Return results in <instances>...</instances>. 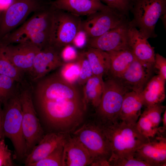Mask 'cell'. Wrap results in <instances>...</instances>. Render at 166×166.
Here are the masks:
<instances>
[{"label":"cell","instance_id":"19","mask_svg":"<svg viewBox=\"0 0 166 166\" xmlns=\"http://www.w3.org/2000/svg\"><path fill=\"white\" fill-rule=\"evenodd\" d=\"M92 163L87 149L76 138L69 135L64 145L63 166H84Z\"/></svg>","mask_w":166,"mask_h":166},{"label":"cell","instance_id":"24","mask_svg":"<svg viewBox=\"0 0 166 166\" xmlns=\"http://www.w3.org/2000/svg\"><path fill=\"white\" fill-rule=\"evenodd\" d=\"M103 77L93 75L83 85L82 98L86 109L89 104L96 108L98 106L104 88Z\"/></svg>","mask_w":166,"mask_h":166},{"label":"cell","instance_id":"31","mask_svg":"<svg viewBox=\"0 0 166 166\" xmlns=\"http://www.w3.org/2000/svg\"><path fill=\"white\" fill-rule=\"evenodd\" d=\"M166 109L161 103L146 107L142 113L151 121L154 126L158 128L161 119V115Z\"/></svg>","mask_w":166,"mask_h":166},{"label":"cell","instance_id":"1","mask_svg":"<svg viewBox=\"0 0 166 166\" xmlns=\"http://www.w3.org/2000/svg\"><path fill=\"white\" fill-rule=\"evenodd\" d=\"M32 83L33 101L40 121L53 132L69 133L75 130L86 109L74 85L58 73Z\"/></svg>","mask_w":166,"mask_h":166},{"label":"cell","instance_id":"37","mask_svg":"<svg viewBox=\"0 0 166 166\" xmlns=\"http://www.w3.org/2000/svg\"><path fill=\"white\" fill-rule=\"evenodd\" d=\"M88 40L86 34L81 29L76 35L71 44L76 48H82L87 46Z\"/></svg>","mask_w":166,"mask_h":166},{"label":"cell","instance_id":"27","mask_svg":"<svg viewBox=\"0 0 166 166\" xmlns=\"http://www.w3.org/2000/svg\"><path fill=\"white\" fill-rule=\"evenodd\" d=\"M64 144L59 146L46 157L30 166H63Z\"/></svg>","mask_w":166,"mask_h":166},{"label":"cell","instance_id":"42","mask_svg":"<svg viewBox=\"0 0 166 166\" xmlns=\"http://www.w3.org/2000/svg\"><path fill=\"white\" fill-rule=\"evenodd\" d=\"M44 1H46V0H43ZM47 1H49V0H47Z\"/></svg>","mask_w":166,"mask_h":166},{"label":"cell","instance_id":"15","mask_svg":"<svg viewBox=\"0 0 166 166\" xmlns=\"http://www.w3.org/2000/svg\"><path fill=\"white\" fill-rule=\"evenodd\" d=\"M166 133L158 132L149 138L148 143L142 145L134 153V156L149 164L150 166L166 165Z\"/></svg>","mask_w":166,"mask_h":166},{"label":"cell","instance_id":"38","mask_svg":"<svg viewBox=\"0 0 166 166\" xmlns=\"http://www.w3.org/2000/svg\"><path fill=\"white\" fill-rule=\"evenodd\" d=\"M13 0H0V13L6 9L11 5Z\"/></svg>","mask_w":166,"mask_h":166},{"label":"cell","instance_id":"16","mask_svg":"<svg viewBox=\"0 0 166 166\" xmlns=\"http://www.w3.org/2000/svg\"><path fill=\"white\" fill-rule=\"evenodd\" d=\"M3 45L4 53L8 59L16 67L24 72L28 77L34 58L40 49L28 42Z\"/></svg>","mask_w":166,"mask_h":166},{"label":"cell","instance_id":"18","mask_svg":"<svg viewBox=\"0 0 166 166\" xmlns=\"http://www.w3.org/2000/svg\"><path fill=\"white\" fill-rule=\"evenodd\" d=\"M49 3L53 9L65 11L81 17L87 16L108 6L100 0H55Z\"/></svg>","mask_w":166,"mask_h":166},{"label":"cell","instance_id":"7","mask_svg":"<svg viewBox=\"0 0 166 166\" xmlns=\"http://www.w3.org/2000/svg\"><path fill=\"white\" fill-rule=\"evenodd\" d=\"M130 91L117 78L110 77L104 82L100 103L96 108L95 121L100 125H108L118 122L125 94Z\"/></svg>","mask_w":166,"mask_h":166},{"label":"cell","instance_id":"3","mask_svg":"<svg viewBox=\"0 0 166 166\" xmlns=\"http://www.w3.org/2000/svg\"><path fill=\"white\" fill-rule=\"evenodd\" d=\"M32 91L33 83L29 80L18 83L17 94L22 111V129L26 144V157L44 135L33 101Z\"/></svg>","mask_w":166,"mask_h":166},{"label":"cell","instance_id":"34","mask_svg":"<svg viewBox=\"0 0 166 166\" xmlns=\"http://www.w3.org/2000/svg\"><path fill=\"white\" fill-rule=\"evenodd\" d=\"M14 156L5 142L4 139L0 140V166H14Z\"/></svg>","mask_w":166,"mask_h":166},{"label":"cell","instance_id":"17","mask_svg":"<svg viewBox=\"0 0 166 166\" xmlns=\"http://www.w3.org/2000/svg\"><path fill=\"white\" fill-rule=\"evenodd\" d=\"M69 133L51 132L44 135L24 160L25 166L30 165L48 155L59 146L64 144Z\"/></svg>","mask_w":166,"mask_h":166},{"label":"cell","instance_id":"30","mask_svg":"<svg viewBox=\"0 0 166 166\" xmlns=\"http://www.w3.org/2000/svg\"><path fill=\"white\" fill-rule=\"evenodd\" d=\"M109 162V166H150L146 162L135 157L134 155L111 156Z\"/></svg>","mask_w":166,"mask_h":166},{"label":"cell","instance_id":"2","mask_svg":"<svg viewBox=\"0 0 166 166\" xmlns=\"http://www.w3.org/2000/svg\"><path fill=\"white\" fill-rule=\"evenodd\" d=\"M98 125L110 144L111 156L133 155L137 149L149 140L139 131L136 124H128L120 121L108 125Z\"/></svg>","mask_w":166,"mask_h":166},{"label":"cell","instance_id":"26","mask_svg":"<svg viewBox=\"0 0 166 166\" xmlns=\"http://www.w3.org/2000/svg\"><path fill=\"white\" fill-rule=\"evenodd\" d=\"M0 74L9 77L18 83L28 79L26 73L14 65L5 55L3 46L0 43Z\"/></svg>","mask_w":166,"mask_h":166},{"label":"cell","instance_id":"29","mask_svg":"<svg viewBox=\"0 0 166 166\" xmlns=\"http://www.w3.org/2000/svg\"><path fill=\"white\" fill-rule=\"evenodd\" d=\"M76 61L80 67V73L77 82L84 85L86 81L93 76L92 71L89 61L84 51L79 52Z\"/></svg>","mask_w":166,"mask_h":166},{"label":"cell","instance_id":"13","mask_svg":"<svg viewBox=\"0 0 166 166\" xmlns=\"http://www.w3.org/2000/svg\"><path fill=\"white\" fill-rule=\"evenodd\" d=\"M61 50L50 45L40 49L34 58L28 79L35 82L62 66L64 63L61 56Z\"/></svg>","mask_w":166,"mask_h":166},{"label":"cell","instance_id":"22","mask_svg":"<svg viewBox=\"0 0 166 166\" xmlns=\"http://www.w3.org/2000/svg\"><path fill=\"white\" fill-rule=\"evenodd\" d=\"M165 81L158 74L150 79L140 93L144 106L146 107L164 101Z\"/></svg>","mask_w":166,"mask_h":166},{"label":"cell","instance_id":"20","mask_svg":"<svg viewBox=\"0 0 166 166\" xmlns=\"http://www.w3.org/2000/svg\"><path fill=\"white\" fill-rule=\"evenodd\" d=\"M129 49L136 59L154 65V48L138 29L130 25L128 31Z\"/></svg>","mask_w":166,"mask_h":166},{"label":"cell","instance_id":"40","mask_svg":"<svg viewBox=\"0 0 166 166\" xmlns=\"http://www.w3.org/2000/svg\"><path fill=\"white\" fill-rule=\"evenodd\" d=\"M162 121L163 126L159 127L160 130L162 132H166V109L164 112L163 115Z\"/></svg>","mask_w":166,"mask_h":166},{"label":"cell","instance_id":"41","mask_svg":"<svg viewBox=\"0 0 166 166\" xmlns=\"http://www.w3.org/2000/svg\"><path fill=\"white\" fill-rule=\"evenodd\" d=\"M1 13H0V18H1Z\"/></svg>","mask_w":166,"mask_h":166},{"label":"cell","instance_id":"33","mask_svg":"<svg viewBox=\"0 0 166 166\" xmlns=\"http://www.w3.org/2000/svg\"><path fill=\"white\" fill-rule=\"evenodd\" d=\"M102 2L118 13L129 18L130 8L129 0H100Z\"/></svg>","mask_w":166,"mask_h":166},{"label":"cell","instance_id":"12","mask_svg":"<svg viewBox=\"0 0 166 166\" xmlns=\"http://www.w3.org/2000/svg\"><path fill=\"white\" fill-rule=\"evenodd\" d=\"M128 19L102 35L89 39L87 46L105 52L129 50L128 45Z\"/></svg>","mask_w":166,"mask_h":166},{"label":"cell","instance_id":"43","mask_svg":"<svg viewBox=\"0 0 166 166\" xmlns=\"http://www.w3.org/2000/svg\"><path fill=\"white\" fill-rule=\"evenodd\" d=\"M129 0L130 1V0Z\"/></svg>","mask_w":166,"mask_h":166},{"label":"cell","instance_id":"4","mask_svg":"<svg viewBox=\"0 0 166 166\" xmlns=\"http://www.w3.org/2000/svg\"><path fill=\"white\" fill-rule=\"evenodd\" d=\"M3 129L14 148V159L24 160L26 147L22 129V111L17 92L3 104Z\"/></svg>","mask_w":166,"mask_h":166},{"label":"cell","instance_id":"9","mask_svg":"<svg viewBox=\"0 0 166 166\" xmlns=\"http://www.w3.org/2000/svg\"><path fill=\"white\" fill-rule=\"evenodd\" d=\"M49 5V2L43 0H13L1 15L0 41L24 22L31 13L43 9Z\"/></svg>","mask_w":166,"mask_h":166},{"label":"cell","instance_id":"14","mask_svg":"<svg viewBox=\"0 0 166 166\" xmlns=\"http://www.w3.org/2000/svg\"><path fill=\"white\" fill-rule=\"evenodd\" d=\"M154 65L135 58L125 72L117 78L129 91L141 93L152 77Z\"/></svg>","mask_w":166,"mask_h":166},{"label":"cell","instance_id":"11","mask_svg":"<svg viewBox=\"0 0 166 166\" xmlns=\"http://www.w3.org/2000/svg\"><path fill=\"white\" fill-rule=\"evenodd\" d=\"M128 18L108 6L87 16L82 21L81 29L88 39L99 36Z\"/></svg>","mask_w":166,"mask_h":166},{"label":"cell","instance_id":"6","mask_svg":"<svg viewBox=\"0 0 166 166\" xmlns=\"http://www.w3.org/2000/svg\"><path fill=\"white\" fill-rule=\"evenodd\" d=\"M130 25L138 28L147 39L157 36L155 28L159 19L166 15V0H130Z\"/></svg>","mask_w":166,"mask_h":166},{"label":"cell","instance_id":"35","mask_svg":"<svg viewBox=\"0 0 166 166\" xmlns=\"http://www.w3.org/2000/svg\"><path fill=\"white\" fill-rule=\"evenodd\" d=\"M79 52L72 44L65 46L60 51L61 58L64 63L76 61Z\"/></svg>","mask_w":166,"mask_h":166},{"label":"cell","instance_id":"21","mask_svg":"<svg viewBox=\"0 0 166 166\" xmlns=\"http://www.w3.org/2000/svg\"><path fill=\"white\" fill-rule=\"evenodd\" d=\"M144 106L140 93L132 91L125 95L120 115V120L125 123L135 125L141 114Z\"/></svg>","mask_w":166,"mask_h":166},{"label":"cell","instance_id":"25","mask_svg":"<svg viewBox=\"0 0 166 166\" xmlns=\"http://www.w3.org/2000/svg\"><path fill=\"white\" fill-rule=\"evenodd\" d=\"M107 52L109 54L110 60L109 73L111 77L113 78H117L120 77L135 58L132 52L128 49Z\"/></svg>","mask_w":166,"mask_h":166},{"label":"cell","instance_id":"5","mask_svg":"<svg viewBox=\"0 0 166 166\" xmlns=\"http://www.w3.org/2000/svg\"><path fill=\"white\" fill-rule=\"evenodd\" d=\"M87 149L92 160L91 166H109L112 151L108 140L94 121L85 123L73 132Z\"/></svg>","mask_w":166,"mask_h":166},{"label":"cell","instance_id":"10","mask_svg":"<svg viewBox=\"0 0 166 166\" xmlns=\"http://www.w3.org/2000/svg\"><path fill=\"white\" fill-rule=\"evenodd\" d=\"M54 9L50 5L34 13L18 28L11 31L0 41L4 45L20 43L27 36L38 32L50 31Z\"/></svg>","mask_w":166,"mask_h":166},{"label":"cell","instance_id":"23","mask_svg":"<svg viewBox=\"0 0 166 166\" xmlns=\"http://www.w3.org/2000/svg\"><path fill=\"white\" fill-rule=\"evenodd\" d=\"M93 76L103 77L109 73L110 60L108 53L98 49L87 47L84 51Z\"/></svg>","mask_w":166,"mask_h":166},{"label":"cell","instance_id":"32","mask_svg":"<svg viewBox=\"0 0 166 166\" xmlns=\"http://www.w3.org/2000/svg\"><path fill=\"white\" fill-rule=\"evenodd\" d=\"M137 127L139 131L148 138L155 136L158 132V128L155 127L149 120L142 113L136 122Z\"/></svg>","mask_w":166,"mask_h":166},{"label":"cell","instance_id":"36","mask_svg":"<svg viewBox=\"0 0 166 166\" xmlns=\"http://www.w3.org/2000/svg\"><path fill=\"white\" fill-rule=\"evenodd\" d=\"M154 67L158 71V74L166 81V59L158 53L155 54Z\"/></svg>","mask_w":166,"mask_h":166},{"label":"cell","instance_id":"28","mask_svg":"<svg viewBox=\"0 0 166 166\" xmlns=\"http://www.w3.org/2000/svg\"><path fill=\"white\" fill-rule=\"evenodd\" d=\"M58 74L63 79L74 85L77 82L80 73V67L76 61L64 63L61 67Z\"/></svg>","mask_w":166,"mask_h":166},{"label":"cell","instance_id":"39","mask_svg":"<svg viewBox=\"0 0 166 166\" xmlns=\"http://www.w3.org/2000/svg\"><path fill=\"white\" fill-rule=\"evenodd\" d=\"M2 103L0 101V140L4 139L3 129V111Z\"/></svg>","mask_w":166,"mask_h":166},{"label":"cell","instance_id":"8","mask_svg":"<svg viewBox=\"0 0 166 166\" xmlns=\"http://www.w3.org/2000/svg\"><path fill=\"white\" fill-rule=\"evenodd\" d=\"M80 17L68 12L54 10L50 33V45L61 49L72 43L81 29Z\"/></svg>","mask_w":166,"mask_h":166}]
</instances>
